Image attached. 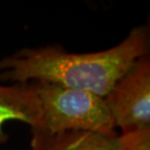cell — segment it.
<instances>
[{"label": "cell", "mask_w": 150, "mask_h": 150, "mask_svg": "<svg viewBox=\"0 0 150 150\" xmlns=\"http://www.w3.org/2000/svg\"><path fill=\"white\" fill-rule=\"evenodd\" d=\"M150 51L148 25H137L109 49L70 53L61 45L23 48L0 59V81L49 82L105 98L115 83Z\"/></svg>", "instance_id": "1"}, {"label": "cell", "mask_w": 150, "mask_h": 150, "mask_svg": "<svg viewBox=\"0 0 150 150\" xmlns=\"http://www.w3.org/2000/svg\"><path fill=\"white\" fill-rule=\"evenodd\" d=\"M40 105L37 130L64 132H116L104 98L83 90L49 82H32Z\"/></svg>", "instance_id": "2"}, {"label": "cell", "mask_w": 150, "mask_h": 150, "mask_svg": "<svg viewBox=\"0 0 150 150\" xmlns=\"http://www.w3.org/2000/svg\"><path fill=\"white\" fill-rule=\"evenodd\" d=\"M122 133L150 128V58L142 57L104 98Z\"/></svg>", "instance_id": "3"}, {"label": "cell", "mask_w": 150, "mask_h": 150, "mask_svg": "<svg viewBox=\"0 0 150 150\" xmlns=\"http://www.w3.org/2000/svg\"><path fill=\"white\" fill-rule=\"evenodd\" d=\"M18 121L36 129L40 124V105L33 83L0 85V144L8 140L4 124Z\"/></svg>", "instance_id": "4"}, {"label": "cell", "mask_w": 150, "mask_h": 150, "mask_svg": "<svg viewBox=\"0 0 150 150\" xmlns=\"http://www.w3.org/2000/svg\"><path fill=\"white\" fill-rule=\"evenodd\" d=\"M30 150H116L117 132H64L51 134L30 129Z\"/></svg>", "instance_id": "5"}, {"label": "cell", "mask_w": 150, "mask_h": 150, "mask_svg": "<svg viewBox=\"0 0 150 150\" xmlns=\"http://www.w3.org/2000/svg\"><path fill=\"white\" fill-rule=\"evenodd\" d=\"M116 150H150V128L121 133Z\"/></svg>", "instance_id": "6"}]
</instances>
